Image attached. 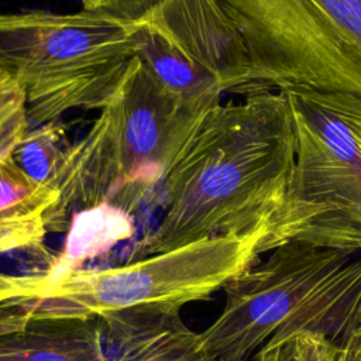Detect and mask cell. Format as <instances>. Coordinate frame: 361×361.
I'll list each match as a JSON object with an SVG mask.
<instances>
[{
    "label": "cell",
    "mask_w": 361,
    "mask_h": 361,
    "mask_svg": "<svg viewBox=\"0 0 361 361\" xmlns=\"http://www.w3.org/2000/svg\"><path fill=\"white\" fill-rule=\"evenodd\" d=\"M296 138L281 90L209 110L162 186L164 214L128 261L219 235L264 231L282 204Z\"/></svg>",
    "instance_id": "6da1fadb"
},
{
    "label": "cell",
    "mask_w": 361,
    "mask_h": 361,
    "mask_svg": "<svg viewBox=\"0 0 361 361\" xmlns=\"http://www.w3.org/2000/svg\"><path fill=\"white\" fill-rule=\"evenodd\" d=\"M204 114L159 85L134 58L87 134L66 152L54 186L59 199L49 231L68 227L71 214L100 203L133 212L164 183Z\"/></svg>",
    "instance_id": "7a4b0ae2"
},
{
    "label": "cell",
    "mask_w": 361,
    "mask_h": 361,
    "mask_svg": "<svg viewBox=\"0 0 361 361\" xmlns=\"http://www.w3.org/2000/svg\"><path fill=\"white\" fill-rule=\"evenodd\" d=\"M223 288L219 317L199 343L214 357L244 361L269 338L299 331L341 343L361 326V258L286 243Z\"/></svg>",
    "instance_id": "3957f363"
},
{
    "label": "cell",
    "mask_w": 361,
    "mask_h": 361,
    "mask_svg": "<svg viewBox=\"0 0 361 361\" xmlns=\"http://www.w3.org/2000/svg\"><path fill=\"white\" fill-rule=\"evenodd\" d=\"M296 138L286 193L259 254L286 243L361 252V99L289 87Z\"/></svg>",
    "instance_id": "277c9868"
},
{
    "label": "cell",
    "mask_w": 361,
    "mask_h": 361,
    "mask_svg": "<svg viewBox=\"0 0 361 361\" xmlns=\"http://www.w3.org/2000/svg\"><path fill=\"white\" fill-rule=\"evenodd\" d=\"M133 59L128 27L97 11L0 14V69L21 87L30 126L103 109Z\"/></svg>",
    "instance_id": "5b68a950"
},
{
    "label": "cell",
    "mask_w": 361,
    "mask_h": 361,
    "mask_svg": "<svg viewBox=\"0 0 361 361\" xmlns=\"http://www.w3.org/2000/svg\"><path fill=\"white\" fill-rule=\"evenodd\" d=\"M265 233L219 235L111 268L78 269L16 309L28 322H87L126 312L173 313L258 262Z\"/></svg>",
    "instance_id": "8992f818"
},
{
    "label": "cell",
    "mask_w": 361,
    "mask_h": 361,
    "mask_svg": "<svg viewBox=\"0 0 361 361\" xmlns=\"http://www.w3.org/2000/svg\"><path fill=\"white\" fill-rule=\"evenodd\" d=\"M251 73L243 94L306 87L361 99V0H217Z\"/></svg>",
    "instance_id": "52a82bcc"
},
{
    "label": "cell",
    "mask_w": 361,
    "mask_h": 361,
    "mask_svg": "<svg viewBox=\"0 0 361 361\" xmlns=\"http://www.w3.org/2000/svg\"><path fill=\"white\" fill-rule=\"evenodd\" d=\"M82 8L124 23L134 58L199 113L250 85L247 48L217 0H82Z\"/></svg>",
    "instance_id": "ba28073f"
},
{
    "label": "cell",
    "mask_w": 361,
    "mask_h": 361,
    "mask_svg": "<svg viewBox=\"0 0 361 361\" xmlns=\"http://www.w3.org/2000/svg\"><path fill=\"white\" fill-rule=\"evenodd\" d=\"M99 320L104 348L113 361H234L202 348L179 312H126Z\"/></svg>",
    "instance_id": "9c48e42d"
},
{
    "label": "cell",
    "mask_w": 361,
    "mask_h": 361,
    "mask_svg": "<svg viewBox=\"0 0 361 361\" xmlns=\"http://www.w3.org/2000/svg\"><path fill=\"white\" fill-rule=\"evenodd\" d=\"M0 361H113L99 320L28 322L16 305L0 310Z\"/></svg>",
    "instance_id": "30bf717a"
},
{
    "label": "cell",
    "mask_w": 361,
    "mask_h": 361,
    "mask_svg": "<svg viewBox=\"0 0 361 361\" xmlns=\"http://www.w3.org/2000/svg\"><path fill=\"white\" fill-rule=\"evenodd\" d=\"M58 199L56 189L27 176L11 157L0 162V255L28 252L47 268L54 254L45 235Z\"/></svg>",
    "instance_id": "8fae6325"
},
{
    "label": "cell",
    "mask_w": 361,
    "mask_h": 361,
    "mask_svg": "<svg viewBox=\"0 0 361 361\" xmlns=\"http://www.w3.org/2000/svg\"><path fill=\"white\" fill-rule=\"evenodd\" d=\"M134 230L131 212L111 203H100L73 213L62 250L54 254L48 267L42 269L41 290L80 269L85 261L128 240Z\"/></svg>",
    "instance_id": "7c38bea8"
},
{
    "label": "cell",
    "mask_w": 361,
    "mask_h": 361,
    "mask_svg": "<svg viewBox=\"0 0 361 361\" xmlns=\"http://www.w3.org/2000/svg\"><path fill=\"white\" fill-rule=\"evenodd\" d=\"M69 147L63 128L51 121L28 130L11 158L27 176L54 188Z\"/></svg>",
    "instance_id": "4fadbf2b"
},
{
    "label": "cell",
    "mask_w": 361,
    "mask_h": 361,
    "mask_svg": "<svg viewBox=\"0 0 361 361\" xmlns=\"http://www.w3.org/2000/svg\"><path fill=\"white\" fill-rule=\"evenodd\" d=\"M30 130L25 97L21 87L0 69V162L11 157L14 148Z\"/></svg>",
    "instance_id": "5bb4252c"
},
{
    "label": "cell",
    "mask_w": 361,
    "mask_h": 361,
    "mask_svg": "<svg viewBox=\"0 0 361 361\" xmlns=\"http://www.w3.org/2000/svg\"><path fill=\"white\" fill-rule=\"evenodd\" d=\"M331 341L309 331L269 338L257 353V361H323Z\"/></svg>",
    "instance_id": "9a60e30c"
},
{
    "label": "cell",
    "mask_w": 361,
    "mask_h": 361,
    "mask_svg": "<svg viewBox=\"0 0 361 361\" xmlns=\"http://www.w3.org/2000/svg\"><path fill=\"white\" fill-rule=\"evenodd\" d=\"M39 289L38 276L34 275H11L0 272V309L13 303L17 298L34 295Z\"/></svg>",
    "instance_id": "2e32d148"
},
{
    "label": "cell",
    "mask_w": 361,
    "mask_h": 361,
    "mask_svg": "<svg viewBox=\"0 0 361 361\" xmlns=\"http://www.w3.org/2000/svg\"><path fill=\"white\" fill-rule=\"evenodd\" d=\"M323 361H361V326L344 341H331Z\"/></svg>",
    "instance_id": "e0dca14e"
}]
</instances>
